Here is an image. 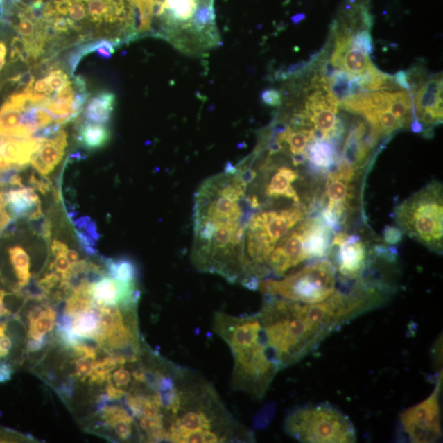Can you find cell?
<instances>
[{"label": "cell", "instance_id": "24", "mask_svg": "<svg viewBox=\"0 0 443 443\" xmlns=\"http://www.w3.org/2000/svg\"><path fill=\"white\" fill-rule=\"evenodd\" d=\"M372 65L368 55L358 49H351L344 53L342 69L352 76L363 74Z\"/></svg>", "mask_w": 443, "mask_h": 443}, {"label": "cell", "instance_id": "4", "mask_svg": "<svg viewBox=\"0 0 443 443\" xmlns=\"http://www.w3.org/2000/svg\"><path fill=\"white\" fill-rule=\"evenodd\" d=\"M258 315L279 370L301 361L330 335L309 315L305 303L266 295Z\"/></svg>", "mask_w": 443, "mask_h": 443}, {"label": "cell", "instance_id": "21", "mask_svg": "<svg viewBox=\"0 0 443 443\" xmlns=\"http://www.w3.org/2000/svg\"><path fill=\"white\" fill-rule=\"evenodd\" d=\"M388 110L400 121L402 128H408L412 123V105L410 93L406 91L390 93Z\"/></svg>", "mask_w": 443, "mask_h": 443}, {"label": "cell", "instance_id": "22", "mask_svg": "<svg viewBox=\"0 0 443 443\" xmlns=\"http://www.w3.org/2000/svg\"><path fill=\"white\" fill-rule=\"evenodd\" d=\"M105 266L107 275L112 279L122 281H137V266L129 259H107Z\"/></svg>", "mask_w": 443, "mask_h": 443}, {"label": "cell", "instance_id": "10", "mask_svg": "<svg viewBox=\"0 0 443 443\" xmlns=\"http://www.w3.org/2000/svg\"><path fill=\"white\" fill-rule=\"evenodd\" d=\"M442 388L441 370L431 395L401 414V428L410 442L432 443L441 440L442 431L440 398Z\"/></svg>", "mask_w": 443, "mask_h": 443}, {"label": "cell", "instance_id": "43", "mask_svg": "<svg viewBox=\"0 0 443 443\" xmlns=\"http://www.w3.org/2000/svg\"><path fill=\"white\" fill-rule=\"evenodd\" d=\"M306 19V15H304V13H299V15H295L293 17V21H294V24H299V21H302Z\"/></svg>", "mask_w": 443, "mask_h": 443}, {"label": "cell", "instance_id": "44", "mask_svg": "<svg viewBox=\"0 0 443 443\" xmlns=\"http://www.w3.org/2000/svg\"><path fill=\"white\" fill-rule=\"evenodd\" d=\"M349 1H350L351 3H354L356 2V0H349Z\"/></svg>", "mask_w": 443, "mask_h": 443}, {"label": "cell", "instance_id": "42", "mask_svg": "<svg viewBox=\"0 0 443 443\" xmlns=\"http://www.w3.org/2000/svg\"><path fill=\"white\" fill-rule=\"evenodd\" d=\"M410 127L415 133H420L424 130L422 124L420 123L418 120H415V122L411 123Z\"/></svg>", "mask_w": 443, "mask_h": 443}, {"label": "cell", "instance_id": "25", "mask_svg": "<svg viewBox=\"0 0 443 443\" xmlns=\"http://www.w3.org/2000/svg\"><path fill=\"white\" fill-rule=\"evenodd\" d=\"M354 76L347 73L345 71H337L333 77L327 82L324 89L332 95L339 105L349 97V86Z\"/></svg>", "mask_w": 443, "mask_h": 443}, {"label": "cell", "instance_id": "40", "mask_svg": "<svg viewBox=\"0 0 443 443\" xmlns=\"http://www.w3.org/2000/svg\"><path fill=\"white\" fill-rule=\"evenodd\" d=\"M7 294L3 290H0V320L1 318L11 316V311L3 305V298Z\"/></svg>", "mask_w": 443, "mask_h": 443}, {"label": "cell", "instance_id": "18", "mask_svg": "<svg viewBox=\"0 0 443 443\" xmlns=\"http://www.w3.org/2000/svg\"><path fill=\"white\" fill-rule=\"evenodd\" d=\"M71 317H73L71 333L80 338L95 339L98 328H100V307L93 306L88 310Z\"/></svg>", "mask_w": 443, "mask_h": 443}, {"label": "cell", "instance_id": "2", "mask_svg": "<svg viewBox=\"0 0 443 443\" xmlns=\"http://www.w3.org/2000/svg\"><path fill=\"white\" fill-rule=\"evenodd\" d=\"M252 431L235 419L211 384L179 367L176 396L165 416V442H253Z\"/></svg>", "mask_w": 443, "mask_h": 443}, {"label": "cell", "instance_id": "20", "mask_svg": "<svg viewBox=\"0 0 443 443\" xmlns=\"http://www.w3.org/2000/svg\"><path fill=\"white\" fill-rule=\"evenodd\" d=\"M110 138L109 129L102 124L88 123L79 131V141L88 150L101 149L109 142Z\"/></svg>", "mask_w": 443, "mask_h": 443}, {"label": "cell", "instance_id": "27", "mask_svg": "<svg viewBox=\"0 0 443 443\" xmlns=\"http://www.w3.org/2000/svg\"><path fill=\"white\" fill-rule=\"evenodd\" d=\"M134 6L137 8L140 15L139 33H148L152 31L153 24L154 8L158 0H131Z\"/></svg>", "mask_w": 443, "mask_h": 443}, {"label": "cell", "instance_id": "3", "mask_svg": "<svg viewBox=\"0 0 443 443\" xmlns=\"http://www.w3.org/2000/svg\"><path fill=\"white\" fill-rule=\"evenodd\" d=\"M214 330L234 356L232 389L263 399L280 370L268 350L258 313L236 316L216 312Z\"/></svg>", "mask_w": 443, "mask_h": 443}, {"label": "cell", "instance_id": "29", "mask_svg": "<svg viewBox=\"0 0 443 443\" xmlns=\"http://www.w3.org/2000/svg\"><path fill=\"white\" fill-rule=\"evenodd\" d=\"M92 360V358L82 356L75 361L76 376L80 381L84 382L92 374L94 370V362Z\"/></svg>", "mask_w": 443, "mask_h": 443}, {"label": "cell", "instance_id": "23", "mask_svg": "<svg viewBox=\"0 0 443 443\" xmlns=\"http://www.w3.org/2000/svg\"><path fill=\"white\" fill-rule=\"evenodd\" d=\"M10 258L13 270H15L19 286L24 288L29 284L31 279L30 257L20 246H15L10 249Z\"/></svg>", "mask_w": 443, "mask_h": 443}, {"label": "cell", "instance_id": "36", "mask_svg": "<svg viewBox=\"0 0 443 443\" xmlns=\"http://www.w3.org/2000/svg\"><path fill=\"white\" fill-rule=\"evenodd\" d=\"M13 369L10 363L0 361V383L10 381L13 374Z\"/></svg>", "mask_w": 443, "mask_h": 443}, {"label": "cell", "instance_id": "11", "mask_svg": "<svg viewBox=\"0 0 443 443\" xmlns=\"http://www.w3.org/2000/svg\"><path fill=\"white\" fill-rule=\"evenodd\" d=\"M325 186L328 205L323 211V219L333 230L346 221L354 198V185L357 169L343 162L334 164L330 169Z\"/></svg>", "mask_w": 443, "mask_h": 443}, {"label": "cell", "instance_id": "15", "mask_svg": "<svg viewBox=\"0 0 443 443\" xmlns=\"http://www.w3.org/2000/svg\"><path fill=\"white\" fill-rule=\"evenodd\" d=\"M6 196L7 205L15 217H28L31 220H37L43 216L39 197L31 188L22 186L11 190Z\"/></svg>", "mask_w": 443, "mask_h": 443}, {"label": "cell", "instance_id": "28", "mask_svg": "<svg viewBox=\"0 0 443 443\" xmlns=\"http://www.w3.org/2000/svg\"><path fill=\"white\" fill-rule=\"evenodd\" d=\"M351 47L358 49L365 55H372L374 49L373 38L368 30H364L356 33L351 38Z\"/></svg>", "mask_w": 443, "mask_h": 443}, {"label": "cell", "instance_id": "12", "mask_svg": "<svg viewBox=\"0 0 443 443\" xmlns=\"http://www.w3.org/2000/svg\"><path fill=\"white\" fill-rule=\"evenodd\" d=\"M310 226L311 218H306L277 244L267 261L266 279H279L302 263L311 261L308 240Z\"/></svg>", "mask_w": 443, "mask_h": 443}, {"label": "cell", "instance_id": "31", "mask_svg": "<svg viewBox=\"0 0 443 443\" xmlns=\"http://www.w3.org/2000/svg\"><path fill=\"white\" fill-rule=\"evenodd\" d=\"M75 387V379L70 376L57 388V392L61 396L62 399L69 400L74 395Z\"/></svg>", "mask_w": 443, "mask_h": 443}, {"label": "cell", "instance_id": "6", "mask_svg": "<svg viewBox=\"0 0 443 443\" xmlns=\"http://www.w3.org/2000/svg\"><path fill=\"white\" fill-rule=\"evenodd\" d=\"M209 0H159L154 8L159 20V37L179 51L199 55L218 46L220 42L203 33L196 24V15Z\"/></svg>", "mask_w": 443, "mask_h": 443}, {"label": "cell", "instance_id": "30", "mask_svg": "<svg viewBox=\"0 0 443 443\" xmlns=\"http://www.w3.org/2000/svg\"><path fill=\"white\" fill-rule=\"evenodd\" d=\"M46 78L52 92H59L69 82L68 74L62 69L51 70Z\"/></svg>", "mask_w": 443, "mask_h": 443}, {"label": "cell", "instance_id": "39", "mask_svg": "<svg viewBox=\"0 0 443 443\" xmlns=\"http://www.w3.org/2000/svg\"><path fill=\"white\" fill-rule=\"evenodd\" d=\"M51 250L53 254L55 256L58 254H66L68 247L64 243H60V241H55L51 245Z\"/></svg>", "mask_w": 443, "mask_h": 443}, {"label": "cell", "instance_id": "7", "mask_svg": "<svg viewBox=\"0 0 443 443\" xmlns=\"http://www.w3.org/2000/svg\"><path fill=\"white\" fill-rule=\"evenodd\" d=\"M442 186L431 182L396 209L402 232L438 254L442 252Z\"/></svg>", "mask_w": 443, "mask_h": 443}, {"label": "cell", "instance_id": "13", "mask_svg": "<svg viewBox=\"0 0 443 443\" xmlns=\"http://www.w3.org/2000/svg\"><path fill=\"white\" fill-rule=\"evenodd\" d=\"M329 253H333L336 270L345 281L360 279L368 268V248L357 235L336 234Z\"/></svg>", "mask_w": 443, "mask_h": 443}, {"label": "cell", "instance_id": "8", "mask_svg": "<svg viewBox=\"0 0 443 443\" xmlns=\"http://www.w3.org/2000/svg\"><path fill=\"white\" fill-rule=\"evenodd\" d=\"M284 429L288 435L301 442L352 443L357 440L351 420L329 403L295 409L286 416Z\"/></svg>", "mask_w": 443, "mask_h": 443}, {"label": "cell", "instance_id": "16", "mask_svg": "<svg viewBox=\"0 0 443 443\" xmlns=\"http://www.w3.org/2000/svg\"><path fill=\"white\" fill-rule=\"evenodd\" d=\"M116 96L110 92L96 94L87 101L83 115L88 123L105 125L109 123L115 108Z\"/></svg>", "mask_w": 443, "mask_h": 443}, {"label": "cell", "instance_id": "35", "mask_svg": "<svg viewBox=\"0 0 443 443\" xmlns=\"http://www.w3.org/2000/svg\"><path fill=\"white\" fill-rule=\"evenodd\" d=\"M12 347V340L7 333L0 337V359H6Z\"/></svg>", "mask_w": 443, "mask_h": 443}, {"label": "cell", "instance_id": "26", "mask_svg": "<svg viewBox=\"0 0 443 443\" xmlns=\"http://www.w3.org/2000/svg\"><path fill=\"white\" fill-rule=\"evenodd\" d=\"M415 105L416 120H418L422 111L432 110L442 112V97L433 92L427 91L424 87L418 89L415 94Z\"/></svg>", "mask_w": 443, "mask_h": 443}, {"label": "cell", "instance_id": "37", "mask_svg": "<svg viewBox=\"0 0 443 443\" xmlns=\"http://www.w3.org/2000/svg\"><path fill=\"white\" fill-rule=\"evenodd\" d=\"M393 82L401 88L405 89H409L410 88L408 82V75H407L405 71H397V73L394 75Z\"/></svg>", "mask_w": 443, "mask_h": 443}, {"label": "cell", "instance_id": "34", "mask_svg": "<svg viewBox=\"0 0 443 443\" xmlns=\"http://www.w3.org/2000/svg\"><path fill=\"white\" fill-rule=\"evenodd\" d=\"M402 231L398 228L389 227L385 231L384 239L388 244L393 245L399 243L401 239Z\"/></svg>", "mask_w": 443, "mask_h": 443}, {"label": "cell", "instance_id": "19", "mask_svg": "<svg viewBox=\"0 0 443 443\" xmlns=\"http://www.w3.org/2000/svg\"><path fill=\"white\" fill-rule=\"evenodd\" d=\"M306 160L313 168L328 170L336 164V150L333 143L312 141L305 151Z\"/></svg>", "mask_w": 443, "mask_h": 443}, {"label": "cell", "instance_id": "32", "mask_svg": "<svg viewBox=\"0 0 443 443\" xmlns=\"http://www.w3.org/2000/svg\"><path fill=\"white\" fill-rule=\"evenodd\" d=\"M261 98L265 104L272 107L280 106L283 103V96L276 89H267L262 93Z\"/></svg>", "mask_w": 443, "mask_h": 443}, {"label": "cell", "instance_id": "14", "mask_svg": "<svg viewBox=\"0 0 443 443\" xmlns=\"http://www.w3.org/2000/svg\"><path fill=\"white\" fill-rule=\"evenodd\" d=\"M67 133L60 130L55 136L44 141L40 149L35 152L31 163L42 176H47L59 164L65 154L68 146Z\"/></svg>", "mask_w": 443, "mask_h": 443}, {"label": "cell", "instance_id": "33", "mask_svg": "<svg viewBox=\"0 0 443 443\" xmlns=\"http://www.w3.org/2000/svg\"><path fill=\"white\" fill-rule=\"evenodd\" d=\"M49 342H51V336H49V334L44 336L42 338L37 340L29 339L28 344H26V351L30 353V354H31V353L38 352L46 347Z\"/></svg>", "mask_w": 443, "mask_h": 443}, {"label": "cell", "instance_id": "1", "mask_svg": "<svg viewBox=\"0 0 443 443\" xmlns=\"http://www.w3.org/2000/svg\"><path fill=\"white\" fill-rule=\"evenodd\" d=\"M247 182L237 165L201 183L195 195L191 259L197 270L243 284V238L254 212Z\"/></svg>", "mask_w": 443, "mask_h": 443}, {"label": "cell", "instance_id": "17", "mask_svg": "<svg viewBox=\"0 0 443 443\" xmlns=\"http://www.w3.org/2000/svg\"><path fill=\"white\" fill-rule=\"evenodd\" d=\"M57 312L46 306H35L29 312L28 339H40L51 333L56 324Z\"/></svg>", "mask_w": 443, "mask_h": 443}, {"label": "cell", "instance_id": "41", "mask_svg": "<svg viewBox=\"0 0 443 443\" xmlns=\"http://www.w3.org/2000/svg\"><path fill=\"white\" fill-rule=\"evenodd\" d=\"M65 257L68 259L69 262L70 263L71 266L76 265V263H78L79 261V254L76 252L74 250H67L65 254Z\"/></svg>", "mask_w": 443, "mask_h": 443}, {"label": "cell", "instance_id": "5", "mask_svg": "<svg viewBox=\"0 0 443 443\" xmlns=\"http://www.w3.org/2000/svg\"><path fill=\"white\" fill-rule=\"evenodd\" d=\"M307 209L299 205L263 208L254 211L245 226L243 238V285L256 290L266 279L268 258L279 241L306 218Z\"/></svg>", "mask_w": 443, "mask_h": 443}, {"label": "cell", "instance_id": "38", "mask_svg": "<svg viewBox=\"0 0 443 443\" xmlns=\"http://www.w3.org/2000/svg\"><path fill=\"white\" fill-rule=\"evenodd\" d=\"M11 222V217L10 214L6 211V209H4L0 212V234L6 229L7 226L10 225Z\"/></svg>", "mask_w": 443, "mask_h": 443}, {"label": "cell", "instance_id": "9", "mask_svg": "<svg viewBox=\"0 0 443 443\" xmlns=\"http://www.w3.org/2000/svg\"><path fill=\"white\" fill-rule=\"evenodd\" d=\"M337 270L329 259H319L279 279L259 281L257 289L265 295L290 301L315 304L325 301L336 290Z\"/></svg>", "mask_w": 443, "mask_h": 443}]
</instances>
